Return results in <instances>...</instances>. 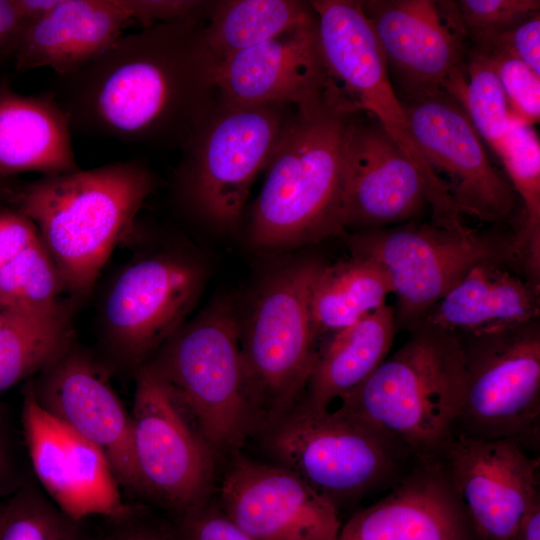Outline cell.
Segmentation results:
<instances>
[{
	"label": "cell",
	"instance_id": "1",
	"mask_svg": "<svg viewBox=\"0 0 540 540\" xmlns=\"http://www.w3.org/2000/svg\"><path fill=\"white\" fill-rule=\"evenodd\" d=\"M216 66L196 15L122 35L51 91L71 130L181 147L214 106Z\"/></svg>",
	"mask_w": 540,
	"mask_h": 540
},
{
	"label": "cell",
	"instance_id": "2",
	"mask_svg": "<svg viewBox=\"0 0 540 540\" xmlns=\"http://www.w3.org/2000/svg\"><path fill=\"white\" fill-rule=\"evenodd\" d=\"M155 188V176L146 165L125 160L43 176L10 198L36 225L62 288L83 295L116 244L133 231Z\"/></svg>",
	"mask_w": 540,
	"mask_h": 540
},
{
	"label": "cell",
	"instance_id": "3",
	"mask_svg": "<svg viewBox=\"0 0 540 540\" xmlns=\"http://www.w3.org/2000/svg\"><path fill=\"white\" fill-rule=\"evenodd\" d=\"M350 113L328 96L295 109L265 169L250 225L253 246L288 248L346 233L344 137Z\"/></svg>",
	"mask_w": 540,
	"mask_h": 540
},
{
	"label": "cell",
	"instance_id": "4",
	"mask_svg": "<svg viewBox=\"0 0 540 540\" xmlns=\"http://www.w3.org/2000/svg\"><path fill=\"white\" fill-rule=\"evenodd\" d=\"M355 389L342 409L383 428L415 459L441 458L452 441L460 406V356L455 336L425 325Z\"/></svg>",
	"mask_w": 540,
	"mask_h": 540
},
{
	"label": "cell",
	"instance_id": "5",
	"mask_svg": "<svg viewBox=\"0 0 540 540\" xmlns=\"http://www.w3.org/2000/svg\"><path fill=\"white\" fill-rule=\"evenodd\" d=\"M145 363L214 451L239 448L263 425L243 360L240 322L230 303H213Z\"/></svg>",
	"mask_w": 540,
	"mask_h": 540
},
{
	"label": "cell",
	"instance_id": "6",
	"mask_svg": "<svg viewBox=\"0 0 540 540\" xmlns=\"http://www.w3.org/2000/svg\"><path fill=\"white\" fill-rule=\"evenodd\" d=\"M268 447L339 510L389 489L411 467L408 449L373 422L338 407L296 405L269 427Z\"/></svg>",
	"mask_w": 540,
	"mask_h": 540
},
{
	"label": "cell",
	"instance_id": "7",
	"mask_svg": "<svg viewBox=\"0 0 540 540\" xmlns=\"http://www.w3.org/2000/svg\"><path fill=\"white\" fill-rule=\"evenodd\" d=\"M289 108L214 105L181 146L175 175L180 203L213 226H235L293 115Z\"/></svg>",
	"mask_w": 540,
	"mask_h": 540
},
{
	"label": "cell",
	"instance_id": "8",
	"mask_svg": "<svg viewBox=\"0 0 540 540\" xmlns=\"http://www.w3.org/2000/svg\"><path fill=\"white\" fill-rule=\"evenodd\" d=\"M451 333V332H450ZM460 356V406L455 433L539 441V319L471 333H453Z\"/></svg>",
	"mask_w": 540,
	"mask_h": 540
},
{
	"label": "cell",
	"instance_id": "9",
	"mask_svg": "<svg viewBox=\"0 0 540 540\" xmlns=\"http://www.w3.org/2000/svg\"><path fill=\"white\" fill-rule=\"evenodd\" d=\"M323 262L300 261L266 280L243 325V360L262 423L267 427L302 399L317 339L310 291Z\"/></svg>",
	"mask_w": 540,
	"mask_h": 540
},
{
	"label": "cell",
	"instance_id": "10",
	"mask_svg": "<svg viewBox=\"0 0 540 540\" xmlns=\"http://www.w3.org/2000/svg\"><path fill=\"white\" fill-rule=\"evenodd\" d=\"M348 243L352 254L383 267L397 299L396 326L408 330L475 265L499 261L525 270L514 234L407 223L358 232Z\"/></svg>",
	"mask_w": 540,
	"mask_h": 540
},
{
	"label": "cell",
	"instance_id": "11",
	"mask_svg": "<svg viewBox=\"0 0 540 540\" xmlns=\"http://www.w3.org/2000/svg\"><path fill=\"white\" fill-rule=\"evenodd\" d=\"M131 421L143 499L172 516L207 501L215 451L168 385L146 363L135 369Z\"/></svg>",
	"mask_w": 540,
	"mask_h": 540
},
{
	"label": "cell",
	"instance_id": "12",
	"mask_svg": "<svg viewBox=\"0 0 540 540\" xmlns=\"http://www.w3.org/2000/svg\"><path fill=\"white\" fill-rule=\"evenodd\" d=\"M316 16L321 55L330 88L351 112L374 117L416 165L446 208L460 214L446 186L430 169L410 129L400 97L361 2H309Z\"/></svg>",
	"mask_w": 540,
	"mask_h": 540
},
{
	"label": "cell",
	"instance_id": "13",
	"mask_svg": "<svg viewBox=\"0 0 540 540\" xmlns=\"http://www.w3.org/2000/svg\"><path fill=\"white\" fill-rule=\"evenodd\" d=\"M365 113V112H364ZM350 113L344 137L346 228H388L432 210V224L463 230L424 175L372 116Z\"/></svg>",
	"mask_w": 540,
	"mask_h": 540
},
{
	"label": "cell",
	"instance_id": "14",
	"mask_svg": "<svg viewBox=\"0 0 540 540\" xmlns=\"http://www.w3.org/2000/svg\"><path fill=\"white\" fill-rule=\"evenodd\" d=\"M400 100L416 145L460 213L488 223L507 221L517 195L490 162L460 103L445 91Z\"/></svg>",
	"mask_w": 540,
	"mask_h": 540
},
{
	"label": "cell",
	"instance_id": "15",
	"mask_svg": "<svg viewBox=\"0 0 540 540\" xmlns=\"http://www.w3.org/2000/svg\"><path fill=\"white\" fill-rule=\"evenodd\" d=\"M360 2L403 97L438 91L461 97L468 49L457 2Z\"/></svg>",
	"mask_w": 540,
	"mask_h": 540
},
{
	"label": "cell",
	"instance_id": "16",
	"mask_svg": "<svg viewBox=\"0 0 540 540\" xmlns=\"http://www.w3.org/2000/svg\"><path fill=\"white\" fill-rule=\"evenodd\" d=\"M202 270L173 256L129 265L111 287L104 306L108 344L124 366L144 364L180 327L203 285Z\"/></svg>",
	"mask_w": 540,
	"mask_h": 540
},
{
	"label": "cell",
	"instance_id": "17",
	"mask_svg": "<svg viewBox=\"0 0 540 540\" xmlns=\"http://www.w3.org/2000/svg\"><path fill=\"white\" fill-rule=\"evenodd\" d=\"M21 423L34 474L62 512L84 521L118 517L129 509L104 452L44 411L30 380L23 390Z\"/></svg>",
	"mask_w": 540,
	"mask_h": 540
},
{
	"label": "cell",
	"instance_id": "18",
	"mask_svg": "<svg viewBox=\"0 0 540 540\" xmlns=\"http://www.w3.org/2000/svg\"><path fill=\"white\" fill-rule=\"evenodd\" d=\"M256 540H335V505L291 469L236 457L222 480L217 504Z\"/></svg>",
	"mask_w": 540,
	"mask_h": 540
},
{
	"label": "cell",
	"instance_id": "19",
	"mask_svg": "<svg viewBox=\"0 0 540 540\" xmlns=\"http://www.w3.org/2000/svg\"><path fill=\"white\" fill-rule=\"evenodd\" d=\"M443 459L478 540H515L540 498L539 457L510 440L455 433Z\"/></svg>",
	"mask_w": 540,
	"mask_h": 540
},
{
	"label": "cell",
	"instance_id": "20",
	"mask_svg": "<svg viewBox=\"0 0 540 540\" xmlns=\"http://www.w3.org/2000/svg\"><path fill=\"white\" fill-rule=\"evenodd\" d=\"M30 382L39 406L99 447L120 488L143 498L131 415L92 359L71 346Z\"/></svg>",
	"mask_w": 540,
	"mask_h": 540
},
{
	"label": "cell",
	"instance_id": "21",
	"mask_svg": "<svg viewBox=\"0 0 540 540\" xmlns=\"http://www.w3.org/2000/svg\"><path fill=\"white\" fill-rule=\"evenodd\" d=\"M215 86L219 102L232 106L296 109L324 99L330 81L316 19L218 63Z\"/></svg>",
	"mask_w": 540,
	"mask_h": 540
},
{
	"label": "cell",
	"instance_id": "22",
	"mask_svg": "<svg viewBox=\"0 0 540 540\" xmlns=\"http://www.w3.org/2000/svg\"><path fill=\"white\" fill-rule=\"evenodd\" d=\"M388 490L335 540H478L443 457L415 459Z\"/></svg>",
	"mask_w": 540,
	"mask_h": 540
},
{
	"label": "cell",
	"instance_id": "23",
	"mask_svg": "<svg viewBox=\"0 0 540 540\" xmlns=\"http://www.w3.org/2000/svg\"><path fill=\"white\" fill-rule=\"evenodd\" d=\"M133 24L117 0H58L49 13L25 26L13 55L15 68L47 67L57 76L75 73Z\"/></svg>",
	"mask_w": 540,
	"mask_h": 540
},
{
	"label": "cell",
	"instance_id": "24",
	"mask_svg": "<svg viewBox=\"0 0 540 540\" xmlns=\"http://www.w3.org/2000/svg\"><path fill=\"white\" fill-rule=\"evenodd\" d=\"M516 267L499 261L475 265L416 326L471 333L539 319V283Z\"/></svg>",
	"mask_w": 540,
	"mask_h": 540
},
{
	"label": "cell",
	"instance_id": "25",
	"mask_svg": "<svg viewBox=\"0 0 540 540\" xmlns=\"http://www.w3.org/2000/svg\"><path fill=\"white\" fill-rule=\"evenodd\" d=\"M69 119L52 91L22 95L0 82V177L52 176L79 169Z\"/></svg>",
	"mask_w": 540,
	"mask_h": 540
},
{
	"label": "cell",
	"instance_id": "26",
	"mask_svg": "<svg viewBox=\"0 0 540 540\" xmlns=\"http://www.w3.org/2000/svg\"><path fill=\"white\" fill-rule=\"evenodd\" d=\"M394 306L385 304L356 323L321 339L301 401L307 409L328 410L359 386L388 356L393 344Z\"/></svg>",
	"mask_w": 540,
	"mask_h": 540
},
{
	"label": "cell",
	"instance_id": "27",
	"mask_svg": "<svg viewBox=\"0 0 540 540\" xmlns=\"http://www.w3.org/2000/svg\"><path fill=\"white\" fill-rule=\"evenodd\" d=\"M392 293L387 273L369 257L352 254L334 264L322 263L309 300L317 344L385 305Z\"/></svg>",
	"mask_w": 540,
	"mask_h": 540
},
{
	"label": "cell",
	"instance_id": "28",
	"mask_svg": "<svg viewBox=\"0 0 540 540\" xmlns=\"http://www.w3.org/2000/svg\"><path fill=\"white\" fill-rule=\"evenodd\" d=\"M315 19L310 3L301 1H223L210 13L202 38L218 64Z\"/></svg>",
	"mask_w": 540,
	"mask_h": 540
},
{
	"label": "cell",
	"instance_id": "29",
	"mask_svg": "<svg viewBox=\"0 0 540 540\" xmlns=\"http://www.w3.org/2000/svg\"><path fill=\"white\" fill-rule=\"evenodd\" d=\"M65 310H4L0 324V392L38 375L71 347Z\"/></svg>",
	"mask_w": 540,
	"mask_h": 540
},
{
	"label": "cell",
	"instance_id": "30",
	"mask_svg": "<svg viewBox=\"0 0 540 540\" xmlns=\"http://www.w3.org/2000/svg\"><path fill=\"white\" fill-rule=\"evenodd\" d=\"M522 203L520 227L514 233L524 268L539 282L540 274V144L533 125L513 116L497 152Z\"/></svg>",
	"mask_w": 540,
	"mask_h": 540
},
{
	"label": "cell",
	"instance_id": "31",
	"mask_svg": "<svg viewBox=\"0 0 540 540\" xmlns=\"http://www.w3.org/2000/svg\"><path fill=\"white\" fill-rule=\"evenodd\" d=\"M55 264L41 238L0 268V305L3 310L54 313L62 290Z\"/></svg>",
	"mask_w": 540,
	"mask_h": 540
},
{
	"label": "cell",
	"instance_id": "32",
	"mask_svg": "<svg viewBox=\"0 0 540 540\" xmlns=\"http://www.w3.org/2000/svg\"><path fill=\"white\" fill-rule=\"evenodd\" d=\"M0 540H93L84 521L62 512L34 483L26 482L2 506Z\"/></svg>",
	"mask_w": 540,
	"mask_h": 540
},
{
	"label": "cell",
	"instance_id": "33",
	"mask_svg": "<svg viewBox=\"0 0 540 540\" xmlns=\"http://www.w3.org/2000/svg\"><path fill=\"white\" fill-rule=\"evenodd\" d=\"M458 102L479 136L497 154L509 128L510 110L493 63L485 54L468 50L466 83Z\"/></svg>",
	"mask_w": 540,
	"mask_h": 540
},
{
	"label": "cell",
	"instance_id": "34",
	"mask_svg": "<svg viewBox=\"0 0 540 540\" xmlns=\"http://www.w3.org/2000/svg\"><path fill=\"white\" fill-rule=\"evenodd\" d=\"M461 24L473 44L472 50L486 52L512 28L539 12V0H460Z\"/></svg>",
	"mask_w": 540,
	"mask_h": 540
},
{
	"label": "cell",
	"instance_id": "35",
	"mask_svg": "<svg viewBox=\"0 0 540 540\" xmlns=\"http://www.w3.org/2000/svg\"><path fill=\"white\" fill-rule=\"evenodd\" d=\"M483 54L493 63L504 89L510 113L530 125L538 123L540 76L506 51L494 50Z\"/></svg>",
	"mask_w": 540,
	"mask_h": 540
},
{
	"label": "cell",
	"instance_id": "36",
	"mask_svg": "<svg viewBox=\"0 0 540 540\" xmlns=\"http://www.w3.org/2000/svg\"><path fill=\"white\" fill-rule=\"evenodd\" d=\"M176 540H256L209 501L171 517Z\"/></svg>",
	"mask_w": 540,
	"mask_h": 540
},
{
	"label": "cell",
	"instance_id": "37",
	"mask_svg": "<svg viewBox=\"0 0 540 540\" xmlns=\"http://www.w3.org/2000/svg\"><path fill=\"white\" fill-rule=\"evenodd\" d=\"M104 520L92 533L93 540H176L171 519L155 517L141 505H130L124 514Z\"/></svg>",
	"mask_w": 540,
	"mask_h": 540
},
{
	"label": "cell",
	"instance_id": "38",
	"mask_svg": "<svg viewBox=\"0 0 540 540\" xmlns=\"http://www.w3.org/2000/svg\"><path fill=\"white\" fill-rule=\"evenodd\" d=\"M131 21L141 28L196 16L203 6L199 1L117 0Z\"/></svg>",
	"mask_w": 540,
	"mask_h": 540
},
{
	"label": "cell",
	"instance_id": "39",
	"mask_svg": "<svg viewBox=\"0 0 540 540\" xmlns=\"http://www.w3.org/2000/svg\"><path fill=\"white\" fill-rule=\"evenodd\" d=\"M494 50L510 53L540 76V13L537 12L520 22L503 35L492 48L481 53Z\"/></svg>",
	"mask_w": 540,
	"mask_h": 540
},
{
	"label": "cell",
	"instance_id": "40",
	"mask_svg": "<svg viewBox=\"0 0 540 540\" xmlns=\"http://www.w3.org/2000/svg\"><path fill=\"white\" fill-rule=\"evenodd\" d=\"M39 239L36 225L24 213L0 208V268Z\"/></svg>",
	"mask_w": 540,
	"mask_h": 540
},
{
	"label": "cell",
	"instance_id": "41",
	"mask_svg": "<svg viewBox=\"0 0 540 540\" xmlns=\"http://www.w3.org/2000/svg\"><path fill=\"white\" fill-rule=\"evenodd\" d=\"M12 431L0 407V497L11 496L25 483L21 480Z\"/></svg>",
	"mask_w": 540,
	"mask_h": 540
},
{
	"label": "cell",
	"instance_id": "42",
	"mask_svg": "<svg viewBox=\"0 0 540 540\" xmlns=\"http://www.w3.org/2000/svg\"><path fill=\"white\" fill-rule=\"evenodd\" d=\"M26 25L14 0H0V60L13 57Z\"/></svg>",
	"mask_w": 540,
	"mask_h": 540
},
{
	"label": "cell",
	"instance_id": "43",
	"mask_svg": "<svg viewBox=\"0 0 540 540\" xmlns=\"http://www.w3.org/2000/svg\"><path fill=\"white\" fill-rule=\"evenodd\" d=\"M515 540H540V498L530 506L524 515Z\"/></svg>",
	"mask_w": 540,
	"mask_h": 540
},
{
	"label": "cell",
	"instance_id": "44",
	"mask_svg": "<svg viewBox=\"0 0 540 540\" xmlns=\"http://www.w3.org/2000/svg\"><path fill=\"white\" fill-rule=\"evenodd\" d=\"M11 190L7 185V182L4 180L3 177H0V198H3L5 196H10Z\"/></svg>",
	"mask_w": 540,
	"mask_h": 540
},
{
	"label": "cell",
	"instance_id": "45",
	"mask_svg": "<svg viewBox=\"0 0 540 540\" xmlns=\"http://www.w3.org/2000/svg\"><path fill=\"white\" fill-rule=\"evenodd\" d=\"M3 316H4V310H3V308H2L1 305H0V324H1V322H2Z\"/></svg>",
	"mask_w": 540,
	"mask_h": 540
},
{
	"label": "cell",
	"instance_id": "46",
	"mask_svg": "<svg viewBox=\"0 0 540 540\" xmlns=\"http://www.w3.org/2000/svg\"><path fill=\"white\" fill-rule=\"evenodd\" d=\"M2 506H3V504L0 505V521H1Z\"/></svg>",
	"mask_w": 540,
	"mask_h": 540
}]
</instances>
